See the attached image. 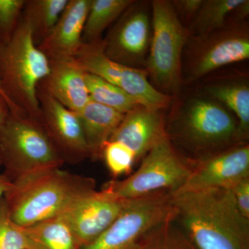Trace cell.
Returning <instances> with one entry per match:
<instances>
[{
  "label": "cell",
  "mask_w": 249,
  "mask_h": 249,
  "mask_svg": "<svg viewBox=\"0 0 249 249\" xmlns=\"http://www.w3.org/2000/svg\"><path fill=\"white\" fill-rule=\"evenodd\" d=\"M173 204L175 222L196 249H249V219L229 188L173 193Z\"/></svg>",
  "instance_id": "1"
},
{
  "label": "cell",
  "mask_w": 249,
  "mask_h": 249,
  "mask_svg": "<svg viewBox=\"0 0 249 249\" xmlns=\"http://www.w3.org/2000/svg\"><path fill=\"white\" fill-rule=\"evenodd\" d=\"M96 181L61 168H47L11 183L4 194L11 219L22 227L63 213L75 201L96 191Z\"/></svg>",
  "instance_id": "2"
},
{
  "label": "cell",
  "mask_w": 249,
  "mask_h": 249,
  "mask_svg": "<svg viewBox=\"0 0 249 249\" xmlns=\"http://www.w3.org/2000/svg\"><path fill=\"white\" fill-rule=\"evenodd\" d=\"M165 133L190 165L243 143L238 122L222 104L206 98L189 100L173 117Z\"/></svg>",
  "instance_id": "3"
},
{
  "label": "cell",
  "mask_w": 249,
  "mask_h": 249,
  "mask_svg": "<svg viewBox=\"0 0 249 249\" xmlns=\"http://www.w3.org/2000/svg\"><path fill=\"white\" fill-rule=\"evenodd\" d=\"M49 71L50 62L20 19L11 40L0 46V86L10 111L40 119L37 86Z\"/></svg>",
  "instance_id": "4"
},
{
  "label": "cell",
  "mask_w": 249,
  "mask_h": 249,
  "mask_svg": "<svg viewBox=\"0 0 249 249\" xmlns=\"http://www.w3.org/2000/svg\"><path fill=\"white\" fill-rule=\"evenodd\" d=\"M64 164L39 119L9 111L0 124V165L9 181Z\"/></svg>",
  "instance_id": "5"
},
{
  "label": "cell",
  "mask_w": 249,
  "mask_h": 249,
  "mask_svg": "<svg viewBox=\"0 0 249 249\" xmlns=\"http://www.w3.org/2000/svg\"><path fill=\"white\" fill-rule=\"evenodd\" d=\"M151 8V43L145 70L157 87L176 94L183 81V54L191 34L171 1L154 0Z\"/></svg>",
  "instance_id": "6"
},
{
  "label": "cell",
  "mask_w": 249,
  "mask_h": 249,
  "mask_svg": "<svg viewBox=\"0 0 249 249\" xmlns=\"http://www.w3.org/2000/svg\"><path fill=\"white\" fill-rule=\"evenodd\" d=\"M191 170V165L165 134L142 159L133 174L123 180H111L102 189L124 199H137L160 191L175 193L186 183Z\"/></svg>",
  "instance_id": "7"
},
{
  "label": "cell",
  "mask_w": 249,
  "mask_h": 249,
  "mask_svg": "<svg viewBox=\"0 0 249 249\" xmlns=\"http://www.w3.org/2000/svg\"><path fill=\"white\" fill-rule=\"evenodd\" d=\"M249 58L247 22L228 18L224 27L203 38L191 36L183 54V80L196 81L220 67Z\"/></svg>",
  "instance_id": "8"
},
{
  "label": "cell",
  "mask_w": 249,
  "mask_h": 249,
  "mask_svg": "<svg viewBox=\"0 0 249 249\" xmlns=\"http://www.w3.org/2000/svg\"><path fill=\"white\" fill-rule=\"evenodd\" d=\"M174 217L172 192H157L129 199L115 222L97 239L80 249H143V236Z\"/></svg>",
  "instance_id": "9"
},
{
  "label": "cell",
  "mask_w": 249,
  "mask_h": 249,
  "mask_svg": "<svg viewBox=\"0 0 249 249\" xmlns=\"http://www.w3.org/2000/svg\"><path fill=\"white\" fill-rule=\"evenodd\" d=\"M101 41L83 44L76 53L75 61L85 71L121 88L143 107L162 110L169 106L171 98L150 83L146 70L121 65L108 58L103 53Z\"/></svg>",
  "instance_id": "10"
},
{
  "label": "cell",
  "mask_w": 249,
  "mask_h": 249,
  "mask_svg": "<svg viewBox=\"0 0 249 249\" xmlns=\"http://www.w3.org/2000/svg\"><path fill=\"white\" fill-rule=\"evenodd\" d=\"M152 38V8L135 1L101 41L103 53L113 61L145 70Z\"/></svg>",
  "instance_id": "11"
},
{
  "label": "cell",
  "mask_w": 249,
  "mask_h": 249,
  "mask_svg": "<svg viewBox=\"0 0 249 249\" xmlns=\"http://www.w3.org/2000/svg\"><path fill=\"white\" fill-rule=\"evenodd\" d=\"M41 124L65 163L76 165L90 159L89 148L76 113L37 89Z\"/></svg>",
  "instance_id": "12"
},
{
  "label": "cell",
  "mask_w": 249,
  "mask_h": 249,
  "mask_svg": "<svg viewBox=\"0 0 249 249\" xmlns=\"http://www.w3.org/2000/svg\"><path fill=\"white\" fill-rule=\"evenodd\" d=\"M129 199L102 189L75 201L61 214L71 227L80 247L91 243L121 215Z\"/></svg>",
  "instance_id": "13"
},
{
  "label": "cell",
  "mask_w": 249,
  "mask_h": 249,
  "mask_svg": "<svg viewBox=\"0 0 249 249\" xmlns=\"http://www.w3.org/2000/svg\"><path fill=\"white\" fill-rule=\"evenodd\" d=\"M191 175L176 193L227 188L249 176V145L243 142L198 160ZM174 194V193H173Z\"/></svg>",
  "instance_id": "14"
},
{
  "label": "cell",
  "mask_w": 249,
  "mask_h": 249,
  "mask_svg": "<svg viewBox=\"0 0 249 249\" xmlns=\"http://www.w3.org/2000/svg\"><path fill=\"white\" fill-rule=\"evenodd\" d=\"M91 0H69L58 22L37 46L49 62L74 59L81 47L82 35Z\"/></svg>",
  "instance_id": "15"
},
{
  "label": "cell",
  "mask_w": 249,
  "mask_h": 249,
  "mask_svg": "<svg viewBox=\"0 0 249 249\" xmlns=\"http://www.w3.org/2000/svg\"><path fill=\"white\" fill-rule=\"evenodd\" d=\"M165 134L161 110L140 106L124 114L109 141L120 142L130 149L137 163Z\"/></svg>",
  "instance_id": "16"
},
{
  "label": "cell",
  "mask_w": 249,
  "mask_h": 249,
  "mask_svg": "<svg viewBox=\"0 0 249 249\" xmlns=\"http://www.w3.org/2000/svg\"><path fill=\"white\" fill-rule=\"evenodd\" d=\"M85 73L74 59L50 62L49 74L40 82L42 90L70 110L78 112L90 101Z\"/></svg>",
  "instance_id": "17"
},
{
  "label": "cell",
  "mask_w": 249,
  "mask_h": 249,
  "mask_svg": "<svg viewBox=\"0 0 249 249\" xmlns=\"http://www.w3.org/2000/svg\"><path fill=\"white\" fill-rule=\"evenodd\" d=\"M84 132L90 159H101L103 147L119 127L124 114L90 99L81 110L76 112Z\"/></svg>",
  "instance_id": "18"
},
{
  "label": "cell",
  "mask_w": 249,
  "mask_h": 249,
  "mask_svg": "<svg viewBox=\"0 0 249 249\" xmlns=\"http://www.w3.org/2000/svg\"><path fill=\"white\" fill-rule=\"evenodd\" d=\"M30 249H80L76 235L63 216H55L23 227Z\"/></svg>",
  "instance_id": "19"
},
{
  "label": "cell",
  "mask_w": 249,
  "mask_h": 249,
  "mask_svg": "<svg viewBox=\"0 0 249 249\" xmlns=\"http://www.w3.org/2000/svg\"><path fill=\"white\" fill-rule=\"evenodd\" d=\"M206 91L212 99L235 115L242 141L247 142L249 135L248 83L246 80H228L206 86Z\"/></svg>",
  "instance_id": "20"
},
{
  "label": "cell",
  "mask_w": 249,
  "mask_h": 249,
  "mask_svg": "<svg viewBox=\"0 0 249 249\" xmlns=\"http://www.w3.org/2000/svg\"><path fill=\"white\" fill-rule=\"evenodd\" d=\"M68 1L69 0H25L21 19L31 28L36 46L53 29Z\"/></svg>",
  "instance_id": "21"
},
{
  "label": "cell",
  "mask_w": 249,
  "mask_h": 249,
  "mask_svg": "<svg viewBox=\"0 0 249 249\" xmlns=\"http://www.w3.org/2000/svg\"><path fill=\"white\" fill-rule=\"evenodd\" d=\"M134 0H91L82 35V43H96L103 40L106 29L117 20Z\"/></svg>",
  "instance_id": "22"
},
{
  "label": "cell",
  "mask_w": 249,
  "mask_h": 249,
  "mask_svg": "<svg viewBox=\"0 0 249 249\" xmlns=\"http://www.w3.org/2000/svg\"><path fill=\"white\" fill-rule=\"evenodd\" d=\"M243 0H204L188 29L192 37L203 38L226 25L232 11Z\"/></svg>",
  "instance_id": "23"
},
{
  "label": "cell",
  "mask_w": 249,
  "mask_h": 249,
  "mask_svg": "<svg viewBox=\"0 0 249 249\" xmlns=\"http://www.w3.org/2000/svg\"><path fill=\"white\" fill-rule=\"evenodd\" d=\"M85 83L91 101L122 114L142 106L136 98L101 77L86 72Z\"/></svg>",
  "instance_id": "24"
},
{
  "label": "cell",
  "mask_w": 249,
  "mask_h": 249,
  "mask_svg": "<svg viewBox=\"0 0 249 249\" xmlns=\"http://www.w3.org/2000/svg\"><path fill=\"white\" fill-rule=\"evenodd\" d=\"M143 249H196L175 218L159 224L143 236Z\"/></svg>",
  "instance_id": "25"
},
{
  "label": "cell",
  "mask_w": 249,
  "mask_h": 249,
  "mask_svg": "<svg viewBox=\"0 0 249 249\" xmlns=\"http://www.w3.org/2000/svg\"><path fill=\"white\" fill-rule=\"evenodd\" d=\"M101 159L114 178L129 175L137 163L135 155L120 142L108 141L103 147Z\"/></svg>",
  "instance_id": "26"
},
{
  "label": "cell",
  "mask_w": 249,
  "mask_h": 249,
  "mask_svg": "<svg viewBox=\"0 0 249 249\" xmlns=\"http://www.w3.org/2000/svg\"><path fill=\"white\" fill-rule=\"evenodd\" d=\"M0 249H30L23 227L11 219L4 197L0 200Z\"/></svg>",
  "instance_id": "27"
},
{
  "label": "cell",
  "mask_w": 249,
  "mask_h": 249,
  "mask_svg": "<svg viewBox=\"0 0 249 249\" xmlns=\"http://www.w3.org/2000/svg\"><path fill=\"white\" fill-rule=\"evenodd\" d=\"M25 0H0V46L7 43L17 29Z\"/></svg>",
  "instance_id": "28"
},
{
  "label": "cell",
  "mask_w": 249,
  "mask_h": 249,
  "mask_svg": "<svg viewBox=\"0 0 249 249\" xmlns=\"http://www.w3.org/2000/svg\"><path fill=\"white\" fill-rule=\"evenodd\" d=\"M229 188L233 195L240 212L249 219V176L241 178Z\"/></svg>",
  "instance_id": "29"
},
{
  "label": "cell",
  "mask_w": 249,
  "mask_h": 249,
  "mask_svg": "<svg viewBox=\"0 0 249 249\" xmlns=\"http://www.w3.org/2000/svg\"><path fill=\"white\" fill-rule=\"evenodd\" d=\"M204 0H175L171 1L174 9L178 17L180 16L187 19H194Z\"/></svg>",
  "instance_id": "30"
},
{
  "label": "cell",
  "mask_w": 249,
  "mask_h": 249,
  "mask_svg": "<svg viewBox=\"0 0 249 249\" xmlns=\"http://www.w3.org/2000/svg\"><path fill=\"white\" fill-rule=\"evenodd\" d=\"M10 108L6 103V100L0 94V124L6 119L9 114ZM1 166V165H0Z\"/></svg>",
  "instance_id": "31"
},
{
  "label": "cell",
  "mask_w": 249,
  "mask_h": 249,
  "mask_svg": "<svg viewBox=\"0 0 249 249\" xmlns=\"http://www.w3.org/2000/svg\"><path fill=\"white\" fill-rule=\"evenodd\" d=\"M11 182L2 174L0 175V200L4 197L6 192L9 190Z\"/></svg>",
  "instance_id": "32"
},
{
  "label": "cell",
  "mask_w": 249,
  "mask_h": 249,
  "mask_svg": "<svg viewBox=\"0 0 249 249\" xmlns=\"http://www.w3.org/2000/svg\"><path fill=\"white\" fill-rule=\"evenodd\" d=\"M0 94H1V96H2L3 97H4V99L6 100V103H7V100H6V97H5L4 93H3V91H2V89H1V86H0ZM7 104H8V103H7ZM8 106H9V105H8Z\"/></svg>",
  "instance_id": "33"
}]
</instances>
